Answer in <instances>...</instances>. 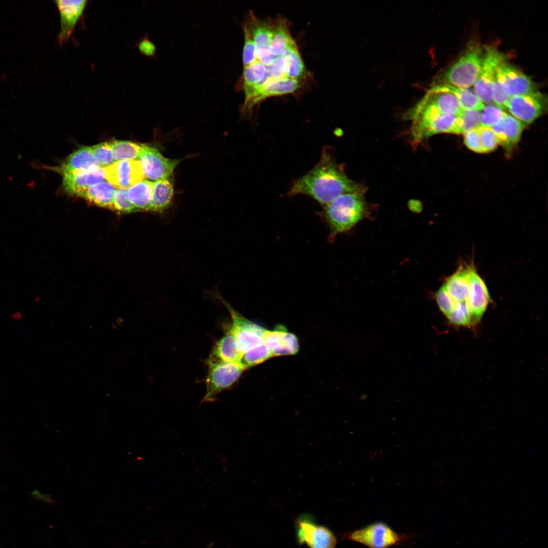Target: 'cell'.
Wrapping results in <instances>:
<instances>
[{
    "mask_svg": "<svg viewBox=\"0 0 548 548\" xmlns=\"http://www.w3.org/2000/svg\"><path fill=\"white\" fill-rule=\"evenodd\" d=\"M363 188L349 179L329 153L324 150L318 163L293 182L288 194L310 196L324 207L344 193Z\"/></svg>",
    "mask_w": 548,
    "mask_h": 548,
    "instance_id": "obj_1",
    "label": "cell"
},
{
    "mask_svg": "<svg viewBox=\"0 0 548 548\" xmlns=\"http://www.w3.org/2000/svg\"><path fill=\"white\" fill-rule=\"evenodd\" d=\"M365 192L363 188L344 193L324 207L322 215L329 228V240L351 229L365 217Z\"/></svg>",
    "mask_w": 548,
    "mask_h": 548,
    "instance_id": "obj_2",
    "label": "cell"
},
{
    "mask_svg": "<svg viewBox=\"0 0 548 548\" xmlns=\"http://www.w3.org/2000/svg\"><path fill=\"white\" fill-rule=\"evenodd\" d=\"M470 268L469 265L459 267L443 285L452 303V310L446 317L451 325L455 326L470 328L478 324L473 315L470 305Z\"/></svg>",
    "mask_w": 548,
    "mask_h": 548,
    "instance_id": "obj_3",
    "label": "cell"
},
{
    "mask_svg": "<svg viewBox=\"0 0 548 548\" xmlns=\"http://www.w3.org/2000/svg\"><path fill=\"white\" fill-rule=\"evenodd\" d=\"M483 46L473 42L462 55L439 77L434 85L469 88L475 82L480 72Z\"/></svg>",
    "mask_w": 548,
    "mask_h": 548,
    "instance_id": "obj_4",
    "label": "cell"
},
{
    "mask_svg": "<svg viewBox=\"0 0 548 548\" xmlns=\"http://www.w3.org/2000/svg\"><path fill=\"white\" fill-rule=\"evenodd\" d=\"M206 393L201 403L213 402L223 391L231 387L245 370L239 362L208 363Z\"/></svg>",
    "mask_w": 548,
    "mask_h": 548,
    "instance_id": "obj_5",
    "label": "cell"
},
{
    "mask_svg": "<svg viewBox=\"0 0 548 548\" xmlns=\"http://www.w3.org/2000/svg\"><path fill=\"white\" fill-rule=\"evenodd\" d=\"M214 296L224 305L230 315L232 324L229 329L235 338L242 355L251 349L263 343L265 329L241 315L218 293H214Z\"/></svg>",
    "mask_w": 548,
    "mask_h": 548,
    "instance_id": "obj_6",
    "label": "cell"
},
{
    "mask_svg": "<svg viewBox=\"0 0 548 548\" xmlns=\"http://www.w3.org/2000/svg\"><path fill=\"white\" fill-rule=\"evenodd\" d=\"M507 56L494 46L483 45V55L479 75L473 85L474 91L484 104L493 102L492 86L497 68Z\"/></svg>",
    "mask_w": 548,
    "mask_h": 548,
    "instance_id": "obj_7",
    "label": "cell"
},
{
    "mask_svg": "<svg viewBox=\"0 0 548 548\" xmlns=\"http://www.w3.org/2000/svg\"><path fill=\"white\" fill-rule=\"evenodd\" d=\"M343 537L369 548H388L398 544L402 538L387 524L380 522L346 533Z\"/></svg>",
    "mask_w": 548,
    "mask_h": 548,
    "instance_id": "obj_8",
    "label": "cell"
},
{
    "mask_svg": "<svg viewBox=\"0 0 548 548\" xmlns=\"http://www.w3.org/2000/svg\"><path fill=\"white\" fill-rule=\"evenodd\" d=\"M547 100L539 91L510 96L507 108L512 116L525 124H530L546 110Z\"/></svg>",
    "mask_w": 548,
    "mask_h": 548,
    "instance_id": "obj_9",
    "label": "cell"
},
{
    "mask_svg": "<svg viewBox=\"0 0 548 548\" xmlns=\"http://www.w3.org/2000/svg\"><path fill=\"white\" fill-rule=\"evenodd\" d=\"M137 160L145 177L154 181L169 178L181 161L166 158L156 148L149 146H142Z\"/></svg>",
    "mask_w": 548,
    "mask_h": 548,
    "instance_id": "obj_10",
    "label": "cell"
},
{
    "mask_svg": "<svg viewBox=\"0 0 548 548\" xmlns=\"http://www.w3.org/2000/svg\"><path fill=\"white\" fill-rule=\"evenodd\" d=\"M495 78L510 97L537 90L530 77L506 61L497 68Z\"/></svg>",
    "mask_w": 548,
    "mask_h": 548,
    "instance_id": "obj_11",
    "label": "cell"
},
{
    "mask_svg": "<svg viewBox=\"0 0 548 548\" xmlns=\"http://www.w3.org/2000/svg\"><path fill=\"white\" fill-rule=\"evenodd\" d=\"M297 537L300 543L310 548H335L337 539L327 527L316 524L304 517L296 521Z\"/></svg>",
    "mask_w": 548,
    "mask_h": 548,
    "instance_id": "obj_12",
    "label": "cell"
},
{
    "mask_svg": "<svg viewBox=\"0 0 548 548\" xmlns=\"http://www.w3.org/2000/svg\"><path fill=\"white\" fill-rule=\"evenodd\" d=\"M105 178L114 187L125 189L143 180L142 167L137 160H125L114 162L104 168Z\"/></svg>",
    "mask_w": 548,
    "mask_h": 548,
    "instance_id": "obj_13",
    "label": "cell"
},
{
    "mask_svg": "<svg viewBox=\"0 0 548 548\" xmlns=\"http://www.w3.org/2000/svg\"><path fill=\"white\" fill-rule=\"evenodd\" d=\"M60 16V30L58 36L60 45L67 42L82 17L87 1L56 0L54 1Z\"/></svg>",
    "mask_w": 548,
    "mask_h": 548,
    "instance_id": "obj_14",
    "label": "cell"
},
{
    "mask_svg": "<svg viewBox=\"0 0 548 548\" xmlns=\"http://www.w3.org/2000/svg\"><path fill=\"white\" fill-rule=\"evenodd\" d=\"M263 343L268 347L272 357L296 354L299 349L298 340L295 335L289 332L282 326L272 330L266 329L263 334Z\"/></svg>",
    "mask_w": 548,
    "mask_h": 548,
    "instance_id": "obj_15",
    "label": "cell"
},
{
    "mask_svg": "<svg viewBox=\"0 0 548 548\" xmlns=\"http://www.w3.org/2000/svg\"><path fill=\"white\" fill-rule=\"evenodd\" d=\"M300 81L287 77L271 79L264 84L259 92L244 105L243 109L250 110L267 97L295 93L301 87Z\"/></svg>",
    "mask_w": 548,
    "mask_h": 548,
    "instance_id": "obj_16",
    "label": "cell"
},
{
    "mask_svg": "<svg viewBox=\"0 0 548 548\" xmlns=\"http://www.w3.org/2000/svg\"><path fill=\"white\" fill-rule=\"evenodd\" d=\"M469 280L471 310L475 319L479 323L491 299L486 284L472 266L469 270Z\"/></svg>",
    "mask_w": 548,
    "mask_h": 548,
    "instance_id": "obj_17",
    "label": "cell"
},
{
    "mask_svg": "<svg viewBox=\"0 0 548 548\" xmlns=\"http://www.w3.org/2000/svg\"><path fill=\"white\" fill-rule=\"evenodd\" d=\"M62 187L68 194L78 195L92 185L105 180L104 168L72 173L63 174Z\"/></svg>",
    "mask_w": 548,
    "mask_h": 548,
    "instance_id": "obj_18",
    "label": "cell"
},
{
    "mask_svg": "<svg viewBox=\"0 0 548 548\" xmlns=\"http://www.w3.org/2000/svg\"><path fill=\"white\" fill-rule=\"evenodd\" d=\"M242 356L235 338L229 329L214 346L207 363L220 362H239Z\"/></svg>",
    "mask_w": 548,
    "mask_h": 548,
    "instance_id": "obj_19",
    "label": "cell"
},
{
    "mask_svg": "<svg viewBox=\"0 0 548 548\" xmlns=\"http://www.w3.org/2000/svg\"><path fill=\"white\" fill-rule=\"evenodd\" d=\"M100 167L91 147H81L73 152L61 167L63 174L91 171Z\"/></svg>",
    "mask_w": 548,
    "mask_h": 548,
    "instance_id": "obj_20",
    "label": "cell"
},
{
    "mask_svg": "<svg viewBox=\"0 0 548 548\" xmlns=\"http://www.w3.org/2000/svg\"><path fill=\"white\" fill-rule=\"evenodd\" d=\"M115 191L114 187L111 184L102 181L91 185L78 196L99 207L113 210Z\"/></svg>",
    "mask_w": 548,
    "mask_h": 548,
    "instance_id": "obj_21",
    "label": "cell"
},
{
    "mask_svg": "<svg viewBox=\"0 0 548 548\" xmlns=\"http://www.w3.org/2000/svg\"><path fill=\"white\" fill-rule=\"evenodd\" d=\"M173 184L167 179L152 182L151 211L162 213L170 205L174 195Z\"/></svg>",
    "mask_w": 548,
    "mask_h": 548,
    "instance_id": "obj_22",
    "label": "cell"
},
{
    "mask_svg": "<svg viewBox=\"0 0 548 548\" xmlns=\"http://www.w3.org/2000/svg\"><path fill=\"white\" fill-rule=\"evenodd\" d=\"M128 199L136 211H150L152 182L144 180L126 190Z\"/></svg>",
    "mask_w": 548,
    "mask_h": 548,
    "instance_id": "obj_23",
    "label": "cell"
},
{
    "mask_svg": "<svg viewBox=\"0 0 548 548\" xmlns=\"http://www.w3.org/2000/svg\"><path fill=\"white\" fill-rule=\"evenodd\" d=\"M295 41L291 37L287 23L284 20L275 21L270 52L275 56L285 55L287 49Z\"/></svg>",
    "mask_w": 548,
    "mask_h": 548,
    "instance_id": "obj_24",
    "label": "cell"
},
{
    "mask_svg": "<svg viewBox=\"0 0 548 548\" xmlns=\"http://www.w3.org/2000/svg\"><path fill=\"white\" fill-rule=\"evenodd\" d=\"M288 68L287 77L301 81L307 75V71L294 41L287 49L285 54Z\"/></svg>",
    "mask_w": 548,
    "mask_h": 548,
    "instance_id": "obj_25",
    "label": "cell"
},
{
    "mask_svg": "<svg viewBox=\"0 0 548 548\" xmlns=\"http://www.w3.org/2000/svg\"><path fill=\"white\" fill-rule=\"evenodd\" d=\"M114 162L138 158L142 146L127 141L114 140L108 142Z\"/></svg>",
    "mask_w": 548,
    "mask_h": 548,
    "instance_id": "obj_26",
    "label": "cell"
},
{
    "mask_svg": "<svg viewBox=\"0 0 548 548\" xmlns=\"http://www.w3.org/2000/svg\"><path fill=\"white\" fill-rule=\"evenodd\" d=\"M444 86L455 95L462 109L481 111L484 108L485 105L480 99L474 90L469 88Z\"/></svg>",
    "mask_w": 548,
    "mask_h": 548,
    "instance_id": "obj_27",
    "label": "cell"
},
{
    "mask_svg": "<svg viewBox=\"0 0 548 548\" xmlns=\"http://www.w3.org/2000/svg\"><path fill=\"white\" fill-rule=\"evenodd\" d=\"M504 127V148L511 149L519 141L525 125L510 114L505 113L502 118Z\"/></svg>",
    "mask_w": 548,
    "mask_h": 548,
    "instance_id": "obj_28",
    "label": "cell"
},
{
    "mask_svg": "<svg viewBox=\"0 0 548 548\" xmlns=\"http://www.w3.org/2000/svg\"><path fill=\"white\" fill-rule=\"evenodd\" d=\"M270 357L272 354L268 347L262 343L244 353L239 363L245 369L259 364Z\"/></svg>",
    "mask_w": 548,
    "mask_h": 548,
    "instance_id": "obj_29",
    "label": "cell"
},
{
    "mask_svg": "<svg viewBox=\"0 0 548 548\" xmlns=\"http://www.w3.org/2000/svg\"><path fill=\"white\" fill-rule=\"evenodd\" d=\"M480 111L463 110L457 115V124L460 133L464 134L481 126Z\"/></svg>",
    "mask_w": 548,
    "mask_h": 548,
    "instance_id": "obj_30",
    "label": "cell"
},
{
    "mask_svg": "<svg viewBox=\"0 0 548 548\" xmlns=\"http://www.w3.org/2000/svg\"><path fill=\"white\" fill-rule=\"evenodd\" d=\"M506 112L495 104H487L480 111L481 126L491 127L503 118Z\"/></svg>",
    "mask_w": 548,
    "mask_h": 548,
    "instance_id": "obj_31",
    "label": "cell"
},
{
    "mask_svg": "<svg viewBox=\"0 0 548 548\" xmlns=\"http://www.w3.org/2000/svg\"><path fill=\"white\" fill-rule=\"evenodd\" d=\"M244 45L243 52L244 66H248L256 61V47L250 31L244 23Z\"/></svg>",
    "mask_w": 548,
    "mask_h": 548,
    "instance_id": "obj_32",
    "label": "cell"
},
{
    "mask_svg": "<svg viewBox=\"0 0 548 548\" xmlns=\"http://www.w3.org/2000/svg\"><path fill=\"white\" fill-rule=\"evenodd\" d=\"M91 149L100 167L106 168L114 162L108 142L94 145L91 147Z\"/></svg>",
    "mask_w": 548,
    "mask_h": 548,
    "instance_id": "obj_33",
    "label": "cell"
},
{
    "mask_svg": "<svg viewBox=\"0 0 548 548\" xmlns=\"http://www.w3.org/2000/svg\"><path fill=\"white\" fill-rule=\"evenodd\" d=\"M113 210L121 213H129L136 211V210L130 202L126 195V190L118 189L116 190Z\"/></svg>",
    "mask_w": 548,
    "mask_h": 548,
    "instance_id": "obj_34",
    "label": "cell"
},
{
    "mask_svg": "<svg viewBox=\"0 0 548 548\" xmlns=\"http://www.w3.org/2000/svg\"><path fill=\"white\" fill-rule=\"evenodd\" d=\"M482 146L486 153L494 150L499 144L498 140L490 127L481 126L477 128Z\"/></svg>",
    "mask_w": 548,
    "mask_h": 548,
    "instance_id": "obj_35",
    "label": "cell"
},
{
    "mask_svg": "<svg viewBox=\"0 0 548 548\" xmlns=\"http://www.w3.org/2000/svg\"><path fill=\"white\" fill-rule=\"evenodd\" d=\"M492 96L495 104L502 109H506L510 96L505 92L495 77L492 86Z\"/></svg>",
    "mask_w": 548,
    "mask_h": 548,
    "instance_id": "obj_36",
    "label": "cell"
},
{
    "mask_svg": "<svg viewBox=\"0 0 548 548\" xmlns=\"http://www.w3.org/2000/svg\"><path fill=\"white\" fill-rule=\"evenodd\" d=\"M464 141L470 150L479 153H486L482 146L477 128L464 133Z\"/></svg>",
    "mask_w": 548,
    "mask_h": 548,
    "instance_id": "obj_37",
    "label": "cell"
},
{
    "mask_svg": "<svg viewBox=\"0 0 548 548\" xmlns=\"http://www.w3.org/2000/svg\"><path fill=\"white\" fill-rule=\"evenodd\" d=\"M139 51L143 54L149 56H154L155 53V46L147 37L143 38L138 44Z\"/></svg>",
    "mask_w": 548,
    "mask_h": 548,
    "instance_id": "obj_38",
    "label": "cell"
},
{
    "mask_svg": "<svg viewBox=\"0 0 548 548\" xmlns=\"http://www.w3.org/2000/svg\"><path fill=\"white\" fill-rule=\"evenodd\" d=\"M31 496L37 500L44 502L49 504H53V500L51 496L49 495L45 494L40 492L38 490H34L31 492Z\"/></svg>",
    "mask_w": 548,
    "mask_h": 548,
    "instance_id": "obj_39",
    "label": "cell"
}]
</instances>
